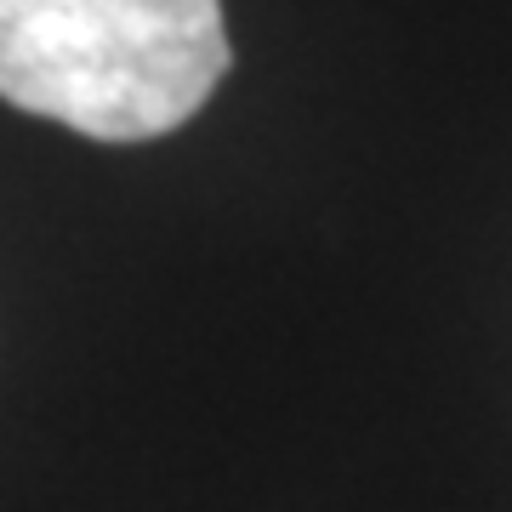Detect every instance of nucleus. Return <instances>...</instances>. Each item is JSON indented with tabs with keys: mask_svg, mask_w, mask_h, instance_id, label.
I'll use <instances>...</instances> for the list:
<instances>
[{
	"mask_svg": "<svg viewBox=\"0 0 512 512\" xmlns=\"http://www.w3.org/2000/svg\"><path fill=\"white\" fill-rule=\"evenodd\" d=\"M228 57L222 0H0V97L97 143L194 120Z\"/></svg>",
	"mask_w": 512,
	"mask_h": 512,
	"instance_id": "nucleus-1",
	"label": "nucleus"
}]
</instances>
